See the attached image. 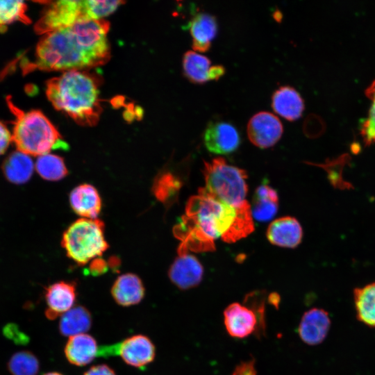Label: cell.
<instances>
[{
  "label": "cell",
  "instance_id": "f1b7e54d",
  "mask_svg": "<svg viewBox=\"0 0 375 375\" xmlns=\"http://www.w3.org/2000/svg\"><path fill=\"white\" fill-rule=\"evenodd\" d=\"M7 368L11 375H37L40 362L32 352L21 351L12 355L7 363Z\"/></svg>",
  "mask_w": 375,
  "mask_h": 375
},
{
  "label": "cell",
  "instance_id": "1f68e13d",
  "mask_svg": "<svg viewBox=\"0 0 375 375\" xmlns=\"http://www.w3.org/2000/svg\"><path fill=\"white\" fill-rule=\"evenodd\" d=\"M265 292L254 291L246 295L244 304L249 307L256 315L258 323L259 329L258 336H260L264 333L265 328Z\"/></svg>",
  "mask_w": 375,
  "mask_h": 375
},
{
  "label": "cell",
  "instance_id": "44dd1931",
  "mask_svg": "<svg viewBox=\"0 0 375 375\" xmlns=\"http://www.w3.org/2000/svg\"><path fill=\"white\" fill-rule=\"evenodd\" d=\"M278 208L276 191L266 183L260 185L255 190L251 206L253 217L261 222H268L276 215Z\"/></svg>",
  "mask_w": 375,
  "mask_h": 375
},
{
  "label": "cell",
  "instance_id": "d590c367",
  "mask_svg": "<svg viewBox=\"0 0 375 375\" xmlns=\"http://www.w3.org/2000/svg\"><path fill=\"white\" fill-rule=\"evenodd\" d=\"M83 375H117L112 368L106 364L92 366Z\"/></svg>",
  "mask_w": 375,
  "mask_h": 375
},
{
  "label": "cell",
  "instance_id": "4dcf8cb0",
  "mask_svg": "<svg viewBox=\"0 0 375 375\" xmlns=\"http://www.w3.org/2000/svg\"><path fill=\"white\" fill-rule=\"evenodd\" d=\"M366 97L371 101L367 117L360 126V134L366 146L375 143V79L365 91Z\"/></svg>",
  "mask_w": 375,
  "mask_h": 375
},
{
  "label": "cell",
  "instance_id": "4fadbf2b",
  "mask_svg": "<svg viewBox=\"0 0 375 375\" xmlns=\"http://www.w3.org/2000/svg\"><path fill=\"white\" fill-rule=\"evenodd\" d=\"M76 297L75 282L62 281L49 285L44 293L47 318L53 320L69 310L73 308Z\"/></svg>",
  "mask_w": 375,
  "mask_h": 375
},
{
  "label": "cell",
  "instance_id": "d4e9b609",
  "mask_svg": "<svg viewBox=\"0 0 375 375\" xmlns=\"http://www.w3.org/2000/svg\"><path fill=\"white\" fill-rule=\"evenodd\" d=\"M211 61L206 56L194 51H188L183 58L185 76L191 82L203 84L209 81Z\"/></svg>",
  "mask_w": 375,
  "mask_h": 375
},
{
  "label": "cell",
  "instance_id": "6da1fadb",
  "mask_svg": "<svg viewBox=\"0 0 375 375\" xmlns=\"http://www.w3.org/2000/svg\"><path fill=\"white\" fill-rule=\"evenodd\" d=\"M109 27L103 19H83L44 35L37 44L35 60L22 62V72L79 70L105 64L110 56Z\"/></svg>",
  "mask_w": 375,
  "mask_h": 375
},
{
  "label": "cell",
  "instance_id": "cb8c5ba5",
  "mask_svg": "<svg viewBox=\"0 0 375 375\" xmlns=\"http://www.w3.org/2000/svg\"><path fill=\"white\" fill-rule=\"evenodd\" d=\"M353 302L358 321L375 328V281L355 288Z\"/></svg>",
  "mask_w": 375,
  "mask_h": 375
},
{
  "label": "cell",
  "instance_id": "7c38bea8",
  "mask_svg": "<svg viewBox=\"0 0 375 375\" xmlns=\"http://www.w3.org/2000/svg\"><path fill=\"white\" fill-rule=\"evenodd\" d=\"M224 323L230 336L242 339L258 333L259 323L255 312L247 306L234 302L224 311Z\"/></svg>",
  "mask_w": 375,
  "mask_h": 375
},
{
  "label": "cell",
  "instance_id": "ac0fdd59",
  "mask_svg": "<svg viewBox=\"0 0 375 375\" xmlns=\"http://www.w3.org/2000/svg\"><path fill=\"white\" fill-rule=\"evenodd\" d=\"M64 353L69 363L83 367L99 356V348L93 336L82 333L69 338L65 344Z\"/></svg>",
  "mask_w": 375,
  "mask_h": 375
},
{
  "label": "cell",
  "instance_id": "4316f807",
  "mask_svg": "<svg viewBox=\"0 0 375 375\" xmlns=\"http://www.w3.org/2000/svg\"><path fill=\"white\" fill-rule=\"evenodd\" d=\"M35 168L38 174L47 181H59L68 174L63 159L54 154L40 156L37 159Z\"/></svg>",
  "mask_w": 375,
  "mask_h": 375
},
{
  "label": "cell",
  "instance_id": "ffe728a7",
  "mask_svg": "<svg viewBox=\"0 0 375 375\" xmlns=\"http://www.w3.org/2000/svg\"><path fill=\"white\" fill-rule=\"evenodd\" d=\"M73 210L87 219H97L101 208V201L97 189L90 184H82L74 188L69 194Z\"/></svg>",
  "mask_w": 375,
  "mask_h": 375
},
{
  "label": "cell",
  "instance_id": "9a60e30c",
  "mask_svg": "<svg viewBox=\"0 0 375 375\" xmlns=\"http://www.w3.org/2000/svg\"><path fill=\"white\" fill-rule=\"evenodd\" d=\"M302 227L292 217H283L273 221L267 231V238L272 244L287 248H294L301 242Z\"/></svg>",
  "mask_w": 375,
  "mask_h": 375
},
{
  "label": "cell",
  "instance_id": "7402d4cb",
  "mask_svg": "<svg viewBox=\"0 0 375 375\" xmlns=\"http://www.w3.org/2000/svg\"><path fill=\"white\" fill-rule=\"evenodd\" d=\"M33 162L31 157L19 151L9 154L2 163L4 177L14 184L26 183L33 172Z\"/></svg>",
  "mask_w": 375,
  "mask_h": 375
},
{
  "label": "cell",
  "instance_id": "74e56055",
  "mask_svg": "<svg viewBox=\"0 0 375 375\" xmlns=\"http://www.w3.org/2000/svg\"><path fill=\"white\" fill-rule=\"evenodd\" d=\"M107 269L106 262L101 260H97V261L93 262L91 265L90 272L92 274L97 276L103 274Z\"/></svg>",
  "mask_w": 375,
  "mask_h": 375
},
{
  "label": "cell",
  "instance_id": "83f0119b",
  "mask_svg": "<svg viewBox=\"0 0 375 375\" xmlns=\"http://www.w3.org/2000/svg\"><path fill=\"white\" fill-rule=\"evenodd\" d=\"M27 5L22 1H0V33L6 31L8 26L20 22L31 23L26 15Z\"/></svg>",
  "mask_w": 375,
  "mask_h": 375
},
{
  "label": "cell",
  "instance_id": "f546056e",
  "mask_svg": "<svg viewBox=\"0 0 375 375\" xmlns=\"http://www.w3.org/2000/svg\"><path fill=\"white\" fill-rule=\"evenodd\" d=\"M181 187L178 178L169 172L162 173L156 179L153 190L156 197L165 203H173Z\"/></svg>",
  "mask_w": 375,
  "mask_h": 375
},
{
  "label": "cell",
  "instance_id": "ba28073f",
  "mask_svg": "<svg viewBox=\"0 0 375 375\" xmlns=\"http://www.w3.org/2000/svg\"><path fill=\"white\" fill-rule=\"evenodd\" d=\"M119 356L129 366L143 369L154 360L156 347L147 335L138 334L112 345L101 346L99 356Z\"/></svg>",
  "mask_w": 375,
  "mask_h": 375
},
{
  "label": "cell",
  "instance_id": "e575fe53",
  "mask_svg": "<svg viewBox=\"0 0 375 375\" xmlns=\"http://www.w3.org/2000/svg\"><path fill=\"white\" fill-rule=\"evenodd\" d=\"M12 142V134L7 126L0 121V156L3 154Z\"/></svg>",
  "mask_w": 375,
  "mask_h": 375
},
{
  "label": "cell",
  "instance_id": "52a82bcc",
  "mask_svg": "<svg viewBox=\"0 0 375 375\" xmlns=\"http://www.w3.org/2000/svg\"><path fill=\"white\" fill-rule=\"evenodd\" d=\"M42 15L35 24L38 34H47L68 28L78 21L92 19L88 0H62L47 1Z\"/></svg>",
  "mask_w": 375,
  "mask_h": 375
},
{
  "label": "cell",
  "instance_id": "8fae6325",
  "mask_svg": "<svg viewBox=\"0 0 375 375\" xmlns=\"http://www.w3.org/2000/svg\"><path fill=\"white\" fill-rule=\"evenodd\" d=\"M203 138L205 147L210 152L220 155L234 152L241 142L235 126L223 121L209 122L203 132Z\"/></svg>",
  "mask_w": 375,
  "mask_h": 375
},
{
  "label": "cell",
  "instance_id": "2e32d148",
  "mask_svg": "<svg viewBox=\"0 0 375 375\" xmlns=\"http://www.w3.org/2000/svg\"><path fill=\"white\" fill-rule=\"evenodd\" d=\"M192 38V49L200 52L208 51L211 41L216 37L218 24L216 17L206 12H197L187 26Z\"/></svg>",
  "mask_w": 375,
  "mask_h": 375
},
{
  "label": "cell",
  "instance_id": "9c48e42d",
  "mask_svg": "<svg viewBox=\"0 0 375 375\" xmlns=\"http://www.w3.org/2000/svg\"><path fill=\"white\" fill-rule=\"evenodd\" d=\"M247 132L253 144L266 149L274 146L280 140L283 127L275 115L261 111L251 117L247 124Z\"/></svg>",
  "mask_w": 375,
  "mask_h": 375
},
{
  "label": "cell",
  "instance_id": "836d02e7",
  "mask_svg": "<svg viewBox=\"0 0 375 375\" xmlns=\"http://www.w3.org/2000/svg\"><path fill=\"white\" fill-rule=\"evenodd\" d=\"M255 360L251 359L248 361L241 362L233 370L232 375H256Z\"/></svg>",
  "mask_w": 375,
  "mask_h": 375
},
{
  "label": "cell",
  "instance_id": "7a4b0ae2",
  "mask_svg": "<svg viewBox=\"0 0 375 375\" xmlns=\"http://www.w3.org/2000/svg\"><path fill=\"white\" fill-rule=\"evenodd\" d=\"M251 206L247 201L234 207L198 190L188 201L185 215L176 226L180 246L197 252L215 250L219 238L232 243L253 231Z\"/></svg>",
  "mask_w": 375,
  "mask_h": 375
},
{
  "label": "cell",
  "instance_id": "8992f818",
  "mask_svg": "<svg viewBox=\"0 0 375 375\" xmlns=\"http://www.w3.org/2000/svg\"><path fill=\"white\" fill-rule=\"evenodd\" d=\"M103 222L98 219L81 218L64 232L62 246L67 256L78 265H85L108 248L104 238Z\"/></svg>",
  "mask_w": 375,
  "mask_h": 375
},
{
  "label": "cell",
  "instance_id": "484cf974",
  "mask_svg": "<svg viewBox=\"0 0 375 375\" xmlns=\"http://www.w3.org/2000/svg\"><path fill=\"white\" fill-rule=\"evenodd\" d=\"M350 161V156L348 153H344L333 159H327L324 163L310 162H306V163L322 168L327 174V178L330 184L335 189L343 190L353 188L351 183L346 181L343 176L344 167L349 165Z\"/></svg>",
  "mask_w": 375,
  "mask_h": 375
},
{
  "label": "cell",
  "instance_id": "f35d334b",
  "mask_svg": "<svg viewBox=\"0 0 375 375\" xmlns=\"http://www.w3.org/2000/svg\"><path fill=\"white\" fill-rule=\"evenodd\" d=\"M280 299L281 298L278 294L275 292L271 293L268 297L269 303L276 308H278L279 305Z\"/></svg>",
  "mask_w": 375,
  "mask_h": 375
},
{
  "label": "cell",
  "instance_id": "e0dca14e",
  "mask_svg": "<svg viewBox=\"0 0 375 375\" xmlns=\"http://www.w3.org/2000/svg\"><path fill=\"white\" fill-rule=\"evenodd\" d=\"M110 292L115 301L123 307L139 303L145 295V288L141 278L133 273L118 276Z\"/></svg>",
  "mask_w": 375,
  "mask_h": 375
},
{
  "label": "cell",
  "instance_id": "277c9868",
  "mask_svg": "<svg viewBox=\"0 0 375 375\" xmlns=\"http://www.w3.org/2000/svg\"><path fill=\"white\" fill-rule=\"evenodd\" d=\"M6 101L15 117L12 141L17 151L28 156H42L53 149L68 148L58 131L42 112L38 110L24 112L14 104L10 96Z\"/></svg>",
  "mask_w": 375,
  "mask_h": 375
},
{
  "label": "cell",
  "instance_id": "3957f363",
  "mask_svg": "<svg viewBox=\"0 0 375 375\" xmlns=\"http://www.w3.org/2000/svg\"><path fill=\"white\" fill-rule=\"evenodd\" d=\"M99 81L91 74L67 71L47 83L46 94L53 107L83 126L95 125L102 111Z\"/></svg>",
  "mask_w": 375,
  "mask_h": 375
},
{
  "label": "cell",
  "instance_id": "5b68a950",
  "mask_svg": "<svg viewBox=\"0 0 375 375\" xmlns=\"http://www.w3.org/2000/svg\"><path fill=\"white\" fill-rule=\"evenodd\" d=\"M203 163L205 187L199 190L234 207H240L247 202L246 171L228 165L222 157Z\"/></svg>",
  "mask_w": 375,
  "mask_h": 375
},
{
  "label": "cell",
  "instance_id": "d6a6232c",
  "mask_svg": "<svg viewBox=\"0 0 375 375\" xmlns=\"http://www.w3.org/2000/svg\"><path fill=\"white\" fill-rule=\"evenodd\" d=\"M124 3L120 1H94L88 0V9L92 19H101L113 12L118 6Z\"/></svg>",
  "mask_w": 375,
  "mask_h": 375
},
{
  "label": "cell",
  "instance_id": "8d00e7d4",
  "mask_svg": "<svg viewBox=\"0 0 375 375\" xmlns=\"http://www.w3.org/2000/svg\"><path fill=\"white\" fill-rule=\"evenodd\" d=\"M225 73V68L223 65H215L211 66L209 71V81L218 80Z\"/></svg>",
  "mask_w": 375,
  "mask_h": 375
},
{
  "label": "cell",
  "instance_id": "5bb4252c",
  "mask_svg": "<svg viewBox=\"0 0 375 375\" xmlns=\"http://www.w3.org/2000/svg\"><path fill=\"white\" fill-rule=\"evenodd\" d=\"M331 324L330 316L326 310L312 308L301 317L297 329L299 336L306 344H319L326 338Z\"/></svg>",
  "mask_w": 375,
  "mask_h": 375
},
{
  "label": "cell",
  "instance_id": "d6986e66",
  "mask_svg": "<svg viewBox=\"0 0 375 375\" xmlns=\"http://www.w3.org/2000/svg\"><path fill=\"white\" fill-rule=\"evenodd\" d=\"M274 111L288 121L299 119L304 110V101L293 87L283 85L276 89L272 96Z\"/></svg>",
  "mask_w": 375,
  "mask_h": 375
},
{
  "label": "cell",
  "instance_id": "ab89813d",
  "mask_svg": "<svg viewBox=\"0 0 375 375\" xmlns=\"http://www.w3.org/2000/svg\"><path fill=\"white\" fill-rule=\"evenodd\" d=\"M42 375H63V374L57 372H51L45 373Z\"/></svg>",
  "mask_w": 375,
  "mask_h": 375
},
{
  "label": "cell",
  "instance_id": "603a6c76",
  "mask_svg": "<svg viewBox=\"0 0 375 375\" xmlns=\"http://www.w3.org/2000/svg\"><path fill=\"white\" fill-rule=\"evenodd\" d=\"M92 324V317L90 310L83 306L78 305L62 315L58 329L62 336L71 337L88 331Z\"/></svg>",
  "mask_w": 375,
  "mask_h": 375
},
{
  "label": "cell",
  "instance_id": "30bf717a",
  "mask_svg": "<svg viewBox=\"0 0 375 375\" xmlns=\"http://www.w3.org/2000/svg\"><path fill=\"white\" fill-rule=\"evenodd\" d=\"M188 250L180 247L178 256L171 265L168 275L170 281L180 290L197 287L202 281L203 267L199 260Z\"/></svg>",
  "mask_w": 375,
  "mask_h": 375
}]
</instances>
